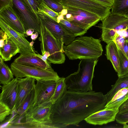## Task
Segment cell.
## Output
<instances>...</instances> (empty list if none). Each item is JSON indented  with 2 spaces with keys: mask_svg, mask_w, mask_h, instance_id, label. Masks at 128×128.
<instances>
[{
  "mask_svg": "<svg viewBox=\"0 0 128 128\" xmlns=\"http://www.w3.org/2000/svg\"><path fill=\"white\" fill-rule=\"evenodd\" d=\"M107 102L105 95L101 92L67 90L52 106V126L53 128L78 126L90 115L104 109Z\"/></svg>",
  "mask_w": 128,
  "mask_h": 128,
  "instance_id": "obj_1",
  "label": "cell"
},
{
  "mask_svg": "<svg viewBox=\"0 0 128 128\" xmlns=\"http://www.w3.org/2000/svg\"><path fill=\"white\" fill-rule=\"evenodd\" d=\"M63 48L65 54L71 60H97L103 51L100 40L92 36L75 38Z\"/></svg>",
  "mask_w": 128,
  "mask_h": 128,
  "instance_id": "obj_2",
  "label": "cell"
},
{
  "mask_svg": "<svg viewBox=\"0 0 128 128\" xmlns=\"http://www.w3.org/2000/svg\"><path fill=\"white\" fill-rule=\"evenodd\" d=\"M98 61V59L81 60L77 71L65 78L67 90L82 92L93 91L92 80Z\"/></svg>",
  "mask_w": 128,
  "mask_h": 128,
  "instance_id": "obj_3",
  "label": "cell"
},
{
  "mask_svg": "<svg viewBox=\"0 0 128 128\" xmlns=\"http://www.w3.org/2000/svg\"><path fill=\"white\" fill-rule=\"evenodd\" d=\"M40 19V18H39ZM40 34L39 40L42 55L46 51L50 54L48 60L50 63L60 64L64 63L65 56L63 48L64 44L55 38L40 19Z\"/></svg>",
  "mask_w": 128,
  "mask_h": 128,
  "instance_id": "obj_4",
  "label": "cell"
},
{
  "mask_svg": "<svg viewBox=\"0 0 128 128\" xmlns=\"http://www.w3.org/2000/svg\"><path fill=\"white\" fill-rule=\"evenodd\" d=\"M54 104L50 100L39 104H33L24 115L25 127L53 128L50 116Z\"/></svg>",
  "mask_w": 128,
  "mask_h": 128,
  "instance_id": "obj_5",
  "label": "cell"
},
{
  "mask_svg": "<svg viewBox=\"0 0 128 128\" xmlns=\"http://www.w3.org/2000/svg\"><path fill=\"white\" fill-rule=\"evenodd\" d=\"M10 68L14 76L17 78L29 77L36 81H56L60 78L54 70H43L14 62L11 64Z\"/></svg>",
  "mask_w": 128,
  "mask_h": 128,
  "instance_id": "obj_6",
  "label": "cell"
},
{
  "mask_svg": "<svg viewBox=\"0 0 128 128\" xmlns=\"http://www.w3.org/2000/svg\"><path fill=\"white\" fill-rule=\"evenodd\" d=\"M102 21L101 38L107 44L114 40L118 32L128 27V18L122 14L111 13Z\"/></svg>",
  "mask_w": 128,
  "mask_h": 128,
  "instance_id": "obj_7",
  "label": "cell"
},
{
  "mask_svg": "<svg viewBox=\"0 0 128 128\" xmlns=\"http://www.w3.org/2000/svg\"><path fill=\"white\" fill-rule=\"evenodd\" d=\"M64 6L80 9L94 14L102 21L111 13L112 7L95 0H61Z\"/></svg>",
  "mask_w": 128,
  "mask_h": 128,
  "instance_id": "obj_8",
  "label": "cell"
},
{
  "mask_svg": "<svg viewBox=\"0 0 128 128\" xmlns=\"http://www.w3.org/2000/svg\"><path fill=\"white\" fill-rule=\"evenodd\" d=\"M14 10L20 18L26 32L29 29L40 34V24L38 14L34 12L23 0H13Z\"/></svg>",
  "mask_w": 128,
  "mask_h": 128,
  "instance_id": "obj_9",
  "label": "cell"
},
{
  "mask_svg": "<svg viewBox=\"0 0 128 128\" xmlns=\"http://www.w3.org/2000/svg\"><path fill=\"white\" fill-rule=\"evenodd\" d=\"M37 14L39 18L52 35L65 45H68L75 38L76 36L54 20L43 14Z\"/></svg>",
  "mask_w": 128,
  "mask_h": 128,
  "instance_id": "obj_10",
  "label": "cell"
},
{
  "mask_svg": "<svg viewBox=\"0 0 128 128\" xmlns=\"http://www.w3.org/2000/svg\"><path fill=\"white\" fill-rule=\"evenodd\" d=\"M0 29L5 32L16 44L20 50V54L26 55L34 54L36 51L26 39V34L20 33L13 29L0 18Z\"/></svg>",
  "mask_w": 128,
  "mask_h": 128,
  "instance_id": "obj_11",
  "label": "cell"
},
{
  "mask_svg": "<svg viewBox=\"0 0 128 128\" xmlns=\"http://www.w3.org/2000/svg\"><path fill=\"white\" fill-rule=\"evenodd\" d=\"M57 81L37 80L35 84L33 105L40 104L51 100L54 93Z\"/></svg>",
  "mask_w": 128,
  "mask_h": 128,
  "instance_id": "obj_12",
  "label": "cell"
},
{
  "mask_svg": "<svg viewBox=\"0 0 128 128\" xmlns=\"http://www.w3.org/2000/svg\"><path fill=\"white\" fill-rule=\"evenodd\" d=\"M18 78H14L10 82L2 87L0 102L7 106L12 110L14 108L18 90Z\"/></svg>",
  "mask_w": 128,
  "mask_h": 128,
  "instance_id": "obj_13",
  "label": "cell"
},
{
  "mask_svg": "<svg viewBox=\"0 0 128 128\" xmlns=\"http://www.w3.org/2000/svg\"><path fill=\"white\" fill-rule=\"evenodd\" d=\"M118 112L119 109L104 108L92 114L84 120L90 124L102 125L114 121Z\"/></svg>",
  "mask_w": 128,
  "mask_h": 128,
  "instance_id": "obj_14",
  "label": "cell"
},
{
  "mask_svg": "<svg viewBox=\"0 0 128 128\" xmlns=\"http://www.w3.org/2000/svg\"><path fill=\"white\" fill-rule=\"evenodd\" d=\"M0 18L15 30L26 34L23 24L12 7L7 6L0 10Z\"/></svg>",
  "mask_w": 128,
  "mask_h": 128,
  "instance_id": "obj_15",
  "label": "cell"
},
{
  "mask_svg": "<svg viewBox=\"0 0 128 128\" xmlns=\"http://www.w3.org/2000/svg\"><path fill=\"white\" fill-rule=\"evenodd\" d=\"M18 78V92L14 107L15 109L17 110L34 89L36 80L29 77Z\"/></svg>",
  "mask_w": 128,
  "mask_h": 128,
  "instance_id": "obj_16",
  "label": "cell"
},
{
  "mask_svg": "<svg viewBox=\"0 0 128 128\" xmlns=\"http://www.w3.org/2000/svg\"><path fill=\"white\" fill-rule=\"evenodd\" d=\"M13 62L28 65L44 70H54L50 63H46L40 58L34 54L20 55L15 58Z\"/></svg>",
  "mask_w": 128,
  "mask_h": 128,
  "instance_id": "obj_17",
  "label": "cell"
},
{
  "mask_svg": "<svg viewBox=\"0 0 128 128\" xmlns=\"http://www.w3.org/2000/svg\"><path fill=\"white\" fill-rule=\"evenodd\" d=\"M18 53H20L19 48L8 36L3 46L0 47V56L4 61H8Z\"/></svg>",
  "mask_w": 128,
  "mask_h": 128,
  "instance_id": "obj_18",
  "label": "cell"
},
{
  "mask_svg": "<svg viewBox=\"0 0 128 128\" xmlns=\"http://www.w3.org/2000/svg\"><path fill=\"white\" fill-rule=\"evenodd\" d=\"M105 55L107 59L110 60L117 74L120 72L119 56L118 46L114 41L107 44L106 46Z\"/></svg>",
  "mask_w": 128,
  "mask_h": 128,
  "instance_id": "obj_19",
  "label": "cell"
},
{
  "mask_svg": "<svg viewBox=\"0 0 128 128\" xmlns=\"http://www.w3.org/2000/svg\"><path fill=\"white\" fill-rule=\"evenodd\" d=\"M67 20L87 30L101 20L100 18L98 16L85 17L80 15H73L71 14Z\"/></svg>",
  "mask_w": 128,
  "mask_h": 128,
  "instance_id": "obj_20",
  "label": "cell"
},
{
  "mask_svg": "<svg viewBox=\"0 0 128 128\" xmlns=\"http://www.w3.org/2000/svg\"><path fill=\"white\" fill-rule=\"evenodd\" d=\"M128 99V87L117 92L107 103L106 109H118Z\"/></svg>",
  "mask_w": 128,
  "mask_h": 128,
  "instance_id": "obj_21",
  "label": "cell"
},
{
  "mask_svg": "<svg viewBox=\"0 0 128 128\" xmlns=\"http://www.w3.org/2000/svg\"><path fill=\"white\" fill-rule=\"evenodd\" d=\"M69 32L75 36H82L87 32V30L64 18L62 14H60L57 22Z\"/></svg>",
  "mask_w": 128,
  "mask_h": 128,
  "instance_id": "obj_22",
  "label": "cell"
},
{
  "mask_svg": "<svg viewBox=\"0 0 128 128\" xmlns=\"http://www.w3.org/2000/svg\"><path fill=\"white\" fill-rule=\"evenodd\" d=\"M111 89L105 95L107 102L109 101L119 90L128 87V74L119 77Z\"/></svg>",
  "mask_w": 128,
  "mask_h": 128,
  "instance_id": "obj_23",
  "label": "cell"
},
{
  "mask_svg": "<svg viewBox=\"0 0 128 128\" xmlns=\"http://www.w3.org/2000/svg\"><path fill=\"white\" fill-rule=\"evenodd\" d=\"M14 74L11 69L0 57V82L3 85L10 82L14 78Z\"/></svg>",
  "mask_w": 128,
  "mask_h": 128,
  "instance_id": "obj_24",
  "label": "cell"
},
{
  "mask_svg": "<svg viewBox=\"0 0 128 128\" xmlns=\"http://www.w3.org/2000/svg\"><path fill=\"white\" fill-rule=\"evenodd\" d=\"M67 90L65 78H60L56 82L55 90L51 99L54 104L62 97Z\"/></svg>",
  "mask_w": 128,
  "mask_h": 128,
  "instance_id": "obj_25",
  "label": "cell"
},
{
  "mask_svg": "<svg viewBox=\"0 0 128 128\" xmlns=\"http://www.w3.org/2000/svg\"><path fill=\"white\" fill-rule=\"evenodd\" d=\"M34 96V89L31 92L17 110L20 116H24L28 110L33 104Z\"/></svg>",
  "mask_w": 128,
  "mask_h": 128,
  "instance_id": "obj_26",
  "label": "cell"
},
{
  "mask_svg": "<svg viewBox=\"0 0 128 128\" xmlns=\"http://www.w3.org/2000/svg\"><path fill=\"white\" fill-rule=\"evenodd\" d=\"M128 9V0H113L111 14L124 15Z\"/></svg>",
  "mask_w": 128,
  "mask_h": 128,
  "instance_id": "obj_27",
  "label": "cell"
},
{
  "mask_svg": "<svg viewBox=\"0 0 128 128\" xmlns=\"http://www.w3.org/2000/svg\"><path fill=\"white\" fill-rule=\"evenodd\" d=\"M118 48L119 56L120 70L117 75L119 77L128 74V58L118 47Z\"/></svg>",
  "mask_w": 128,
  "mask_h": 128,
  "instance_id": "obj_28",
  "label": "cell"
},
{
  "mask_svg": "<svg viewBox=\"0 0 128 128\" xmlns=\"http://www.w3.org/2000/svg\"><path fill=\"white\" fill-rule=\"evenodd\" d=\"M37 14L40 13L46 15L57 22V18L59 13L56 12L48 6L42 2H40Z\"/></svg>",
  "mask_w": 128,
  "mask_h": 128,
  "instance_id": "obj_29",
  "label": "cell"
},
{
  "mask_svg": "<svg viewBox=\"0 0 128 128\" xmlns=\"http://www.w3.org/2000/svg\"><path fill=\"white\" fill-rule=\"evenodd\" d=\"M64 8L67 9L68 13L73 15H80L88 17L98 16L92 13L78 8L70 6H64Z\"/></svg>",
  "mask_w": 128,
  "mask_h": 128,
  "instance_id": "obj_30",
  "label": "cell"
},
{
  "mask_svg": "<svg viewBox=\"0 0 128 128\" xmlns=\"http://www.w3.org/2000/svg\"><path fill=\"white\" fill-rule=\"evenodd\" d=\"M40 3L42 2L55 12L60 13L64 8V6L61 3L54 0H38Z\"/></svg>",
  "mask_w": 128,
  "mask_h": 128,
  "instance_id": "obj_31",
  "label": "cell"
},
{
  "mask_svg": "<svg viewBox=\"0 0 128 128\" xmlns=\"http://www.w3.org/2000/svg\"><path fill=\"white\" fill-rule=\"evenodd\" d=\"M12 110L4 103L0 102V122H3L6 117L11 114Z\"/></svg>",
  "mask_w": 128,
  "mask_h": 128,
  "instance_id": "obj_32",
  "label": "cell"
},
{
  "mask_svg": "<svg viewBox=\"0 0 128 128\" xmlns=\"http://www.w3.org/2000/svg\"><path fill=\"white\" fill-rule=\"evenodd\" d=\"M115 120L118 123L121 124L128 123V110L122 112H118L116 116Z\"/></svg>",
  "mask_w": 128,
  "mask_h": 128,
  "instance_id": "obj_33",
  "label": "cell"
},
{
  "mask_svg": "<svg viewBox=\"0 0 128 128\" xmlns=\"http://www.w3.org/2000/svg\"><path fill=\"white\" fill-rule=\"evenodd\" d=\"M24 3L35 13L37 12L39 8L40 2L38 0H23Z\"/></svg>",
  "mask_w": 128,
  "mask_h": 128,
  "instance_id": "obj_34",
  "label": "cell"
},
{
  "mask_svg": "<svg viewBox=\"0 0 128 128\" xmlns=\"http://www.w3.org/2000/svg\"><path fill=\"white\" fill-rule=\"evenodd\" d=\"M114 41L116 42L118 47L122 51L123 46L126 41L124 38L117 34Z\"/></svg>",
  "mask_w": 128,
  "mask_h": 128,
  "instance_id": "obj_35",
  "label": "cell"
},
{
  "mask_svg": "<svg viewBox=\"0 0 128 128\" xmlns=\"http://www.w3.org/2000/svg\"><path fill=\"white\" fill-rule=\"evenodd\" d=\"M13 0H0V10L7 6L13 7Z\"/></svg>",
  "mask_w": 128,
  "mask_h": 128,
  "instance_id": "obj_36",
  "label": "cell"
},
{
  "mask_svg": "<svg viewBox=\"0 0 128 128\" xmlns=\"http://www.w3.org/2000/svg\"><path fill=\"white\" fill-rule=\"evenodd\" d=\"M128 110V99L119 107V112H123Z\"/></svg>",
  "mask_w": 128,
  "mask_h": 128,
  "instance_id": "obj_37",
  "label": "cell"
},
{
  "mask_svg": "<svg viewBox=\"0 0 128 128\" xmlns=\"http://www.w3.org/2000/svg\"><path fill=\"white\" fill-rule=\"evenodd\" d=\"M118 34L124 37L126 41L128 42V27L124 30L118 32Z\"/></svg>",
  "mask_w": 128,
  "mask_h": 128,
  "instance_id": "obj_38",
  "label": "cell"
},
{
  "mask_svg": "<svg viewBox=\"0 0 128 128\" xmlns=\"http://www.w3.org/2000/svg\"><path fill=\"white\" fill-rule=\"evenodd\" d=\"M36 55L40 58L43 60L46 63H47L49 62L47 60L48 58L50 56V54L48 52L46 51L43 55H41L38 54H37L36 53Z\"/></svg>",
  "mask_w": 128,
  "mask_h": 128,
  "instance_id": "obj_39",
  "label": "cell"
},
{
  "mask_svg": "<svg viewBox=\"0 0 128 128\" xmlns=\"http://www.w3.org/2000/svg\"><path fill=\"white\" fill-rule=\"evenodd\" d=\"M102 3L112 7L113 3V0H95Z\"/></svg>",
  "mask_w": 128,
  "mask_h": 128,
  "instance_id": "obj_40",
  "label": "cell"
},
{
  "mask_svg": "<svg viewBox=\"0 0 128 128\" xmlns=\"http://www.w3.org/2000/svg\"><path fill=\"white\" fill-rule=\"evenodd\" d=\"M122 52L128 58V42L126 41L124 44Z\"/></svg>",
  "mask_w": 128,
  "mask_h": 128,
  "instance_id": "obj_41",
  "label": "cell"
},
{
  "mask_svg": "<svg viewBox=\"0 0 128 128\" xmlns=\"http://www.w3.org/2000/svg\"><path fill=\"white\" fill-rule=\"evenodd\" d=\"M34 32H35V31L34 29L32 28H30L26 30V34L28 36H31Z\"/></svg>",
  "mask_w": 128,
  "mask_h": 128,
  "instance_id": "obj_42",
  "label": "cell"
},
{
  "mask_svg": "<svg viewBox=\"0 0 128 128\" xmlns=\"http://www.w3.org/2000/svg\"><path fill=\"white\" fill-rule=\"evenodd\" d=\"M39 33L37 32H36L34 33H33L31 36V39L34 40H35L38 38Z\"/></svg>",
  "mask_w": 128,
  "mask_h": 128,
  "instance_id": "obj_43",
  "label": "cell"
},
{
  "mask_svg": "<svg viewBox=\"0 0 128 128\" xmlns=\"http://www.w3.org/2000/svg\"><path fill=\"white\" fill-rule=\"evenodd\" d=\"M124 15L128 18V9L125 12Z\"/></svg>",
  "mask_w": 128,
  "mask_h": 128,
  "instance_id": "obj_44",
  "label": "cell"
},
{
  "mask_svg": "<svg viewBox=\"0 0 128 128\" xmlns=\"http://www.w3.org/2000/svg\"><path fill=\"white\" fill-rule=\"evenodd\" d=\"M124 128H128V125L126 124V123H125L123 124V127Z\"/></svg>",
  "mask_w": 128,
  "mask_h": 128,
  "instance_id": "obj_45",
  "label": "cell"
},
{
  "mask_svg": "<svg viewBox=\"0 0 128 128\" xmlns=\"http://www.w3.org/2000/svg\"><path fill=\"white\" fill-rule=\"evenodd\" d=\"M34 43V42L33 41L30 42V45L32 47Z\"/></svg>",
  "mask_w": 128,
  "mask_h": 128,
  "instance_id": "obj_46",
  "label": "cell"
},
{
  "mask_svg": "<svg viewBox=\"0 0 128 128\" xmlns=\"http://www.w3.org/2000/svg\"><path fill=\"white\" fill-rule=\"evenodd\" d=\"M55 1H56L60 3H61V0H54Z\"/></svg>",
  "mask_w": 128,
  "mask_h": 128,
  "instance_id": "obj_47",
  "label": "cell"
}]
</instances>
